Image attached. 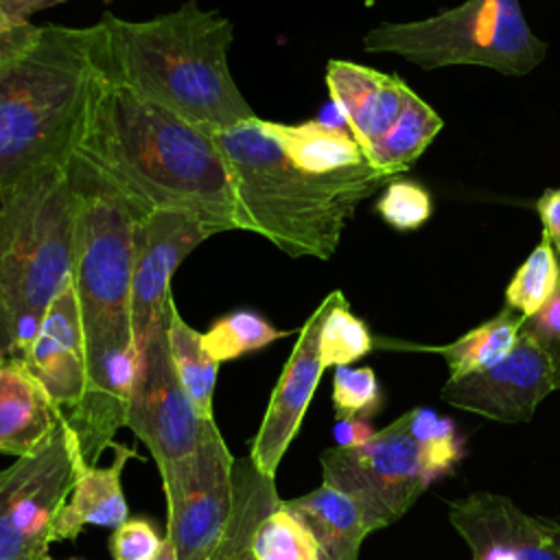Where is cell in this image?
I'll return each instance as SVG.
<instances>
[{
    "label": "cell",
    "instance_id": "6da1fadb",
    "mask_svg": "<svg viewBox=\"0 0 560 560\" xmlns=\"http://www.w3.org/2000/svg\"><path fill=\"white\" fill-rule=\"evenodd\" d=\"M70 162L116 190L136 217L168 210L212 234L241 230L228 162L214 133L101 79L70 149Z\"/></svg>",
    "mask_w": 560,
    "mask_h": 560
},
{
    "label": "cell",
    "instance_id": "7a4b0ae2",
    "mask_svg": "<svg viewBox=\"0 0 560 560\" xmlns=\"http://www.w3.org/2000/svg\"><path fill=\"white\" fill-rule=\"evenodd\" d=\"M107 77L210 133L254 118L241 94L228 50L232 22L195 0L164 15L131 22L105 13Z\"/></svg>",
    "mask_w": 560,
    "mask_h": 560
},
{
    "label": "cell",
    "instance_id": "3957f363",
    "mask_svg": "<svg viewBox=\"0 0 560 560\" xmlns=\"http://www.w3.org/2000/svg\"><path fill=\"white\" fill-rule=\"evenodd\" d=\"M214 140L230 168L238 228L291 258H332L359 203L394 179L374 166L341 177L313 175L289 160L258 116L217 131Z\"/></svg>",
    "mask_w": 560,
    "mask_h": 560
},
{
    "label": "cell",
    "instance_id": "277c9868",
    "mask_svg": "<svg viewBox=\"0 0 560 560\" xmlns=\"http://www.w3.org/2000/svg\"><path fill=\"white\" fill-rule=\"evenodd\" d=\"M107 74V39L92 26L44 24L0 74V186L63 164L92 92Z\"/></svg>",
    "mask_w": 560,
    "mask_h": 560
},
{
    "label": "cell",
    "instance_id": "5b68a950",
    "mask_svg": "<svg viewBox=\"0 0 560 560\" xmlns=\"http://www.w3.org/2000/svg\"><path fill=\"white\" fill-rule=\"evenodd\" d=\"M77 186L70 160L2 188L0 262L13 354L24 357L74 262Z\"/></svg>",
    "mask_w": 560,
    "mask_h": 560
},
{
    "label": "cell",
    "instance_id": "8992f818",
    "mask_svg": "<svg viewBox=\"0 0 560 560\" xmlns=\"http://www.w3.org/2000/svg\"><path fill=\"white\" fill-rule=\"evenodd\" d=\"M363 48L398 55L422 70L483 66L510 77L529 74L547 55L518 0H466L424 20L383 22L363 35Z\"/></svg>",
    "mask_w": 560,
    "mask_h": 560
},
{
    "label": "cell",
    "instance_id": "52a82bcc",
    "mask_svg": "<svg viewBox=\"0 0 560 560\" xmlns=\"http://www.w3.org/2000/svg\"><path fill=\"white\" fill-rule=\"evenodd\" d=\"M77 186L72 287L85 337L131 328L136 212L109 186L70 162Z\"/></svg>",
    "mask_w": 560,
    "mask_h": 560
},
{
    "label": "cell",
    "instance_id": "ba28073f",
    "mask_svg": "<svg viewBox=\"0 0 560 560\" xmlns=\"http://www.w3.org/2000/svg\"><path fill=\"white\" fill-rule=\"evenodd\" d=\"M81 457L77 433L61 411L33 453L0 470V560H52L55 521L74 488Z\"/></svg>",
    "mask_w": 560,
    "mask_h": 560
},
{
    "label": "cell",
    "instance_id": "9c48e42d",
    "mask_svg": "<svg viewBox=\"0 0 560 560\" xmlns=\"http://www.w3.org/2000/svg\"><path fill=\"white\" fill-rule=\"evenodd\" d=\"M319 464L324 483L357 501L370 532L396 523L440 477L400 418L376 431L363 446L326 448Z\"/></svg>",
    "mask_w": 560,
    "mask_h": 560
},
{
    "label": "cell",
    "instance_id": "30bf717a",
    "mask_svg": "<svg viewBox=\"0 0 560 560\" xmlns=\"http://www.w3.org/2000/svg\"><path fill=\"white\" fill-rule=\"evenodd\" d=\"M125 427L149 448L160 475L188 457L219 429L214 418L199 413L177 378L168 346V308L140 352Z\"/></svg>",
    "mask_w": 560,
    "mask_h": 560
},
{
    "label": "cell",
    "instance_id": "8fae6325",
    "mask_svg": "<svg viewBox=\"0 0 560 560\" xmlns=\"http://www.w3.org/2000/svg\"><path fill=\"white\" fill-rule=\"evenodd\" d=\"M232 466L221 431H212L188 457L162 477L166 536L177 560H208L232 510Z\"/></svg>",
    "mask_w": 560,
    "mask_h": 560
},
{
    "label": "cell",
    "instance_id": "7c38bea8",
    "mask_svg": "<svg viewBox=\"0 0 560 560\" xmlns=\"http://www.w3.org/2000/svg\"><path fill=\"white\" fill-rule=\"evenodd\" d=\"M138 365L140 350L131 328H112L85 337L83 394L63 413L77 433L81 455L88 464H96L114 446L118 429L127 424Z\"/></svg>",
    "mask_w": 560,
    "mask_h": 560
},
{
    "label": "cell",
    "instance_id": "4fadbf2b",
    "mask_svg": "<svg viewBox=\"0 0 560 560\" xmlns=\"http://www.w3.org/2000/svg\"><path fill=\"white\" fill-rule=\"evenodd\" d=\"M214 236L197 219L155 210L136 217L133 225V271H131V330L142 352L155 326L168 308L171 280L184 258Z\"/></svg>",
    "mask_w": 560,
    "mask_h": 560
},
{
    "label": "cell",
    "instance_id": "5bb4252c",
    "mask_svg": "<svg viewBox=\"0 0 560 560\" xmlns=\"http://www.w3.org/2000/svg\"><path fill=\"white\" fill-rule=\"evenodd\" d=\"M553 389L556 378L549 357L521 330L505 359L488 370L448 378L440 389V398L497 422H529L538 402Z\"/></svg>",
    "mask_w": 560,
    "mask_h": 560
},
{
    "label": "cell",
    "instance_id": "9a60e30c",
    "mask_svg": "<svg viewBox=\"0 0 560 560\" xmlns=\"http://www.w3.org/2000/svg\"><path fill=\"white\" fill-rule=\"evenodd\" d=\"M470 560H560V523L521 510L499 492H472L448 505Z\"/></svg>",
    "mask_w": 560,
    "mask_h": 560
},
{
    "label": "cell",
    "instance_id": "2e32d148",
    "mask_svg": "<svg viewBox=\"0 0 560 560\" xmlns=\"http://www.w3.org/2000/svg\"><path fill=\"white\" fill-rule=\"evenodd\" d=\"M326 313V300L306 317L298 341L284 363V370L271 392L262 424L254 435L249 457L260 472L276 477L278 464L300 431L302 418L326 370L319 352V330Z\"/></svg>",
    "mask_w": 560,
    "mask_h": 560
},
{
    "label": "cell",
    "instance_id": "e0dca14e",
    "mask_svg": "<svg viewBox=\"0 0 560 560\" xmlns=\"http://www.w3.org/2000/svg\"><path fill=\"white\" fill-rule=\"evenodd\" d=\"M22 359L57 407L68 411L79 402L85 385V332L72 278L50 302Z\"/></svg>",
    "mask_w": 560,
    "mask_h": 560
},
{
    "label": "cell",
    "instance_id": "ac0fdd59",
    "mask_svg": "<svg viewBox=\"0 0 560 560\" xmlns=\"http://www.w3.org/2000/svg\"><path fill=\"white\" fill-rule=\"evenodd\" d=\"M326 88L332 107L363 153L394 125L411 90L396 74L346 59L328 61Z\"/></svg>",
    "mask_w": 560,
    "mask_h": 560
},
{
    "label": "cell",
    "instance_id": "d6986e66",
    "mask_svg": "<svg viewBox=\"0 0 560 560\" xmlns=\"http://www.w3.org/2000/svg\"><path fill=\"white\" fill-rule=\"evenodd\" d=\"M61 411L22 357H0V453H33L52 433Z\"/></svg>",
    "mask_w": 560,
    "mask_h": 560
},
{
    "label": "cell",
    "instance_id": "ffe728a7",
    "mask_svg": "<svg viewBox=\"0 0 560 560\" xmlns=\"http://www.w3.org/2000/svg\"><path fill=\"white\" fill-rule=\"evenodd\" d=\"M112 448L116 455L107 466L88 464L83 457L79 459L77 481L55 521L52 542L74 540L85 525L116 529L129 518L120 475L125 470V464L138 455L131 446H125L120 442H114Z\"/></svg>",
    "mask_w": 560,
    "mask_h": 560
},
{
    "label": "cell",
    "instance_id": "44dd1931",
    "mask_svg": "<svg viewBox=\"0 0 560 560\" xmlns=\"http://www.w3.org/2000/svg\"><path fill=\"white\" fill-rule=\"evenodd\" d=\"M267 127L289 160L313 175L341 177L372 166L352 133L330 120L319 118L300 125L267 120Z\"/></svg>",
    "mask_w": 560,
    "mask_h": 560
},
{
    "label": "cell",
    "instance_id": "7402d4cb",
    "mask_svg": "<svg viewBox=\"0 0 560 560\" xmlns=\"http://www.w3.org/2000/svg\"><path fill=\"white\" fill-rule=\"evenodd\" d=\"M315 536L322 560H357L370 527L357 501L324 483L302 497L282 501Z\"/></svg>",
    "mask_w": 560,
    "mask_h": 560
},
{
    "label": "cell",
    "instance_id": "603a6c76",
    "mask_svg": "<svg viewBox=\"0 0 560 560\" xmlns=\"http://www.w3.org/2000/svg\"><path fill=\"white\" fill-rule=\"evenodd\" d=\"M280 501L273 477L260 472L249 455L234 459L230 518L208 560H256V529Z\"/></svg>",
    "mask_w": 560,
    "mask_h": 560
},
{
    "label": "cell",
    "instance_id": "cb8c5ba5",
    "mask_svg": "<svg viewBox=\"0 0 560 560\" xmlns=\"http://www.w3.org/2000/svg\"><path fill=\"white\" fill-rule=\"evenodd\" d=\"M525 317L510 308L508 304L490 319L479 324L477 328L464 332L459 339L444 346H409L411 350L435 352L444 357L448 365V378H459L472 372H481L499 363L510 354L514 343L518 341Z\"/></svg>",
    "mask_w": 560,
    "mask_h": 560
},
{
    "label": "cell",
    "instance_id": "d4e9b609",
    "mask_svg": "<svg viewBox=\"0 0 560 560\" xmlns=\"http://www.w3.org/2000/svg\"><path fill=\"white\" fill-rule=\"evenodd\" d=\"M444 120L424 103L413 90H409L405 105L394 125L368 149L365 158L383 173L400 175L424 153L433 138L442 131Z\"/></svg>",
    "mask_w": 560,
    "mask_h": 560
},
{
    "label": "cell",
    "instance_id": "484cf974",
    "mask_svg": "<svg viewBox=\"0 0 560 560\" xmlns=\"http://www.w3.org/2000/svg\"><path fill=\"white\" fill-rule=\"evenodd\" d=\"M168 346L173 365L182 387L186 389L192 405L201 416H212V396L217 385L219 363L206 352L201 343V332H197L186 319L179 315L175 302H168Z\"/></svg>",
    "mask_w": 560,
    "mask_h": 560
},
{
    "label": "cell",
    "instance_id": "4316f807",
    "mask_svg": "<svg viewBox=\"0 0 560 560\" xmlns=\"http://www.w3.org/2000/svg\"><path fill=\"white\" fill-rule=\"evenodd\" d=\"M324 300L326 313L319 330L322 363L324 368L350 365L374 348L372 332L368 324L350 311L341 291H332Z\"/></svg>",
    "mask_w": 560,
    "mask_h": 560
},
{
    "label": "cell",
    "instance_id": "83f0119b",
    "mask_svg": "<svg viewBox=\"0 0 560 560\" xmlns=\"http://www.w3.org/2000/svg\"><path fill=\"white\" fill-rule=\"evenodd\" d=\"M282 337H287V332L278 330L262 315L241 308L219 317L206 332H201V343L217 363H223L256 352Z\"/></svg>",
    "mask_w": 560,
    "mask_h": 560
},
{
    "label": "cell",
    "instance_id": "f1b7e54d",
    "mask_svg": "<svg viewBox=\"0 0 560 560\" xmlns=\"http://www.w3.org/2000/svg\"><path fill=\"white\" fill-rule=\"evenodd\" d=\"M560 287V260L549 238L542 234L540 243L516 269L505 287V304L525 319L536 315Z\"/></svg>",
    "mask_w": 560,
    "mask_h": 560
},
{
    "label": "cell",
    "instance_id": "f546056e",
    "mask_svg": "<svg viewBox=\"0 0 560 560\" xmlns=\"http://www.w3.org/2000/svg\"><path fill=\"white\" fill-rule=\"evenodd\" d=\"M256 560H322L311 529L280 501L256 529Z\"/></svg>",
    "mask_w": 560,
    "mask_h": 560
},
{
    "label": "cell",
    "instance_id": "4dcf8cb0",
    "mask_svg": "<svg viewBox=\"0 0 560 560\" xmlns=\"http://www.w3.org/2000/svg\"><path fill=\"white\" fill-rule=\"evenodd\" d=\"M400 420L411 440L427 453L438 475L448 472L457 464L462 457V442L451 418L429 407H413L411 411L402 413Z\"/></svg>",
    "mask_w": 560,
    "mask_h": 560
},
{
    "label": "cell",
    "instance_id": "1f68e13d",
    "mask_svg": "<svg viewBox=\"0 0 560 560\" xmlns=\"http://www.w3.org/2000/svg\"><path fill=\"white\" fill-rule=\"evenodd\" d=\"M374 208L387 225L400 232L418 230L429 221L433 210L431 195L424 186L411 179H398V177H394L383 188Z\"/></svg>",
    "mask_w": 560,
    "mask_h": 560
},
{
    "label": "cell",
    "instance_id": "d6a6232c",
    "mask_svg": "<svg viewBox=\"0 0 560 560\" xmlns=\"http://www.w3.org/2000/svg\"><path fill=\"white\" fill-rule=\"evenodd\" d=\"M332 407L337 418L359 416L370 420L383 407V394L374 370L350 365L335 368Z\"/></svg>",
    "mask_w": 560,
    "mask_h": 560
},
{
    "label": "cell",
    "instance_id": "836d02e7",
    "mask_svg": "<svg viewBox=\"0 0 560 560\" xmlns=\"http://www.w3.org/2000/svg\"><path fill=\"white\" fill-rule=\"evenodd\" d=\"M162 538L151 521L133 516L118 525L109 538V553L114 560H149L158 553Z\"/></svg>",
    "mask_w": 560,
    "mask_h": 560
},
{
    "label": "cell",
    "instance_id": "e575fe53",
    "mask_svg": "<svg viewBox=\"0 0 560 560\" xmlns=\"http://www.w3.org/2000/svg\"><path fill=\"white\" fill-rule=\"evenodd\" d=\"M521 330L527 332L545 350L553 368L556 389H560V287L536 315L523 322Z\"/></svg>",
    "mask_w": 560,
    "mask_h": 560
},
{
    "label": "cell",
    "instance_id": "d590c367",
    "mask_svg": "<svg viewBox=\"0 0 560 560\" xmlns=\"http://www.w3.org/2000/svg\"><path fill=\"white\" fill-rule=\"evenodd\" d=\"M42 26L33 22L9 20L0 11V74L11 68L39 37Z\"/></svg>",
    "mask_w": 560,
    "mask_h": 560
},
{
    "label": "cell",
    "instance_id": "8d00e7d4",
    "mask_svg": "<svg viewBox=\"0 0 560 560\" xmlns=\"http://www.w3.org/2000/svg\"><path fill=\"white\" fill-rule=\"evenodd\" d=\"M536 212L542 223V234L560 258V188H547L536 201Z\"/></svg>",
    "mask_w": 560,
    "mask_h": 560
},
{
    "label": "cell",
    "instance_id": "74e56055",
    "mask_svg": "<svg viewBox=\"0 0 560 560\" xmlns=\"http://www.w3.org/2000/svg\"><path fill=\"white\" fill-rule=\"evenodd\" d=\"M376 431L372 429L368 418H359V416H346V418H337L335 427H332V435H335V446L339 448H357L363 446Z\"/></svg>",
    "mask_w": 560,
    "mask_h": 560
},
{
    "label": "cell",
    "instance_id": "f35d334b",
    "mask_svg": "<svg viewBox=\"0 0 560 560\" xmlns=\"http://www.w3.org/2000/svg\"><path fill=\"white\" fill-rule=\"evenodd\" d=\"M59 2L66 0H0V11L15 22H31V15L50 9ZM103 2H112V0H103Z\"/></svg>",
    "mask_w": 560,
    "mask_h": 560
},
{
    "label": "cell",
    "instance_id": "ab89813d",
    "mask_svg": "<svg viewBox=\"0 0 560 560\" xmlns=\"http://www.w3.org/2000/svg\"><path fill=\"white\" fill-rule=\"evenodd\" d=\"M0 208H2V186H0ZM0 354H13V332H11V317L4 298L2 284V262H0Z\"/></svg>",
    "mask_w": 560,
    "mask_h": 560
},
{
    "label": "cell",
    "instance_id": "60d3db41",
    "mask_svg": "<svg viewBox=\"0 0 560 560\" xmlns=\"http://www.w3.org/2000/svg\"><path fill=\"white\" fill-rule=\"evenodd\" d=\"M149 560H177L175 547H173V542L168 540V536H164V538H162V545H160L158 553H155L153 558H149Z\"/></svg>",
    "mask_w": 560,
    "mask_h": 560
},
{
    "label": "cell",
    "instance_id": "b9f144b4",
    "mask_svg": "<svg viewBox=\"0 0 560 560\" xmlns=\"http://www.w3.org/2000/svg\"><path fill=\"white\" fill-rule=\"evenodd\" d=\"M363 2H365V4H368V7H370V4H374V2H376V0H363Z\"/></svg>",
    "mask_w": 560,
    "mask_h": 560
},
{
    "label": "cell",
    "instance_id": "7bdbcfd3",
    "mask_svg": "<svg viewBox=\"0 0 560 560\" xmlns=\"http://www.w3.org/2000/svg\"><path fill=\"white\" fill-rule=\"evenodd\" d=\"M0 357H4V354H0Z\"/></svg>",
    "mask_w": 560,
    "mask_h": 560
}]
</instances>
